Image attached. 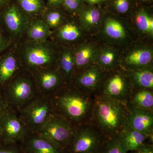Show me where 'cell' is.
<instances>
[{
  "mask_svg": "<svg viewBox=\"0 0 153 153\" xmlns=\"http://www.w3.org/2000/svg\"><path fill=\"white\" fill-rule=\"evenodd\" d=\"M128 112L124 101L103 95L97 97L94 105V119L102 131L110 138L118 136L124 128Z\"/></svg>",
  "mask_w": 153,
  "mask_h": 153,
  "instance_id": "1",
  "label": "cell"
},
{
  "mask_svg": "<svg viewBox=\"0 0 153 153\" xmlns=\"http://www.w3.org/2000/svg\"><path fill=\"white\" fill-rule=\"evenodd\" d=\"M74 131L67 121L51 114L36 133L63 151L70 144Z\"/></svg>",
  "mask_w": 153,
  "mask_h": 153,
  "instance_id": "2",
  "label": "cell"
},
{
  "mask_svg": "<svg viewBox=\"0 0 153 153\" xmlns=\"http://www.w3.org/2000/svg\"><path fill=\"white\" fill-rule=\"evenodd\" d=\"M58 108L66 117L76 122L84 120L91 108L89 99L79 92L68 91L57 97Z\"/></svg>",
  "mask_w": 153,
  "mask_h": 153,
  "instance_id": "3",
  "label": "cell"
},
{
  "mask_svg": "<svg viewBox=\"0 0 153 153\" xmlns=\"http://www.w3.org/2000/svg\"><path fill=\"white\" fill-rule=\"evenodd\" d=\"M23 60L30 68H44L55 62L56 52L52 45L46 41L29 42L22 50Z\"/></svg>",
  "mask_w": 153,
  "mask_h": 153,
  "instance_id": "4",
  "label": "cell"
},
{
  "mask_svg": "<svg viewBox=\"0 0 153 153\" xmlns=\"http://www.w3.org/2000/svg\"><path fill=\"white\" fill-rule=\"evenodd\" d=\"M51 104L49 99L34 100L25 107L22 112V121L26 127L36 133L51 115Z\"/></svg>",
  "mask_w": 153,
  "mask_h": 153,
  "instance_id": "5",
  "label": "cell"
},
{
  "mask_svg": "<svg viewBox=\"0 0 153 153\" xmlns=\"http://www.w3.org/2000/svg\"><path fill=\"white\" fill-rule=\"evenodd\" d=\"M102 146L100 134L85 127L74 131L68 147L70 153H99Z\"/></svg>",
  "mask_w": 153,
  "mask_h": 153,
  "instance_id": "6",
  "label": "cell"
},
{
  "mask_svg": "<svg viewBox=\"0 0 153 153\" xmlns=\"http://www.w3.org/2000/svg\"><path fill=\"white\" fill-rule=\"evenodd\" d=\"M27 128L16 114L4 111L0 115V135L6 145L15 144L25 140Z\"/></svg>",
  "mask_w": 153,
  "mask_h": 153,
  "instance_id": "7",
  "label": "cell"
},
{
  "mask_svg": "<svg viewBox=\"0 0 153 153\" xmlns=\"http://www.w3.org/2000/svg\"><path fill=\"white\" fill-rule=\"evenodd\" d=\"M2 18L6 27L14 36L22 35L29 26L27 15L16 4H12L6 8Z\"/></svg>",
  "mask_w": 153,
  "mask_h": 153,
  "instance_id": "8",
  "label": "cell"
},
{
  "mask_svg": "<svg viewBox=\"0 0 153 153\" xmlns=\"http://www.w3.org/2000/svg\"><path fill=\"white\" fill-rule=\"evenodd\" d=\"M129 112L126 126L151 137L153 134V116L152 111L134 108H128Z\"/></svg>",
  "mask_w": 153,
  "mask_h": 153,
  "instance_id": "9",
  "label": "cell"
},
{
  "mask_svg": "<svg viewBox=\"0 0 153 153\" xmlns=\"http://www.w3.org/2000/svg\"><path fill=\"white\" fill-rule=\"evenodd\" d=\"M9 94L14 104L20 106L26 104L34 97V88L32 81L25 77L16 78L10 84Z\"/></svg>",
  "mask_w": 153,
  "mask_h": 153,
  "instance_id": "10",
  "label": "cell"
},
{
  "mask_svg": "<svg viewBox=\"0 0 153 153\" xmlns=\"http://www.w3.org/2000/svg\"><path fill=\"white\" fill-rule=\"evenodd\" d=\"M103 96L108 98L124 101L129 94L127 82L120 74L113 75L107 80L103 88Z\"/></svg>",
  "mask_w": 153,
  "mask_h": 153,
  "instance_id": "11",
  "label": "cell"
},
{
  "mask_svg": "<svg viewBox=\"0 0 153 153\" xmlns=\"http://www.w3.org/2000/svg\"><path fill=\"white\" fill-rule=\"evenodd\" d=\"M23 141L24 153H63V151L37 134L26 137Z\"/></svg>",
  "mask_w": 153,
  "mask_h": 153,
  "instance_id": "12",
  "label": "cell"
},
{
  "mask_svg": "<svg viewBox=\"0 0 153 153\" xmlns=\"http://www.w3.org/2000/svg\"><path fill=\"white\" fill-rule=\"evenodd\" d=\"M118 136L128 152L137 150L145 144V141L148 137L144 134L126 126Z\"/></svg>",
  "mask_w": 153,
  "mask_h": 153,
  "instance_id": "13",
  "label": "cell"
},
{
  "mask_svg": "<svg viewBox=\"0 0 153 153\" xmlns=\"http://www.w3.org/2000/svg\"><path fill=\"white\" fill-rule=\"evenodd\" d=\"M98 50L91 44L80 46L74 53L75 66L82 68L88 66L98 57Z\"/></svg>",
  "mask_w": 153,
  "mask_h": 153,
  "instance_id": "14",
  "label": "cell"
},
{
  "mask_svg": "<svg viewBox=\"0 0 153 153\" xmlns=\"http://www.w3.org/2000/svg\"><path fill=\"white\" fill-rule=\"evenodd\" d=\"M101 78V73L97 67L93 66L82 72L77 79L79 87L87 91L96 89Z\"/></svg>",
  "mask_w": 153,
  "mask_h": 153,
  "instance_id": "15",
  "label": "cell"
},
{
  "mask_svg": "<svg viewBox=\"0 0 153 153\" xmlns=\"http://www.w3.org/2000/svg\"><path fill=\"white\" fill-rule=\"evenodd\" d=\"M39 87L44 91L55 90L61 83L60 74L57 71L51 69H45L39 72L37 76Z\"/></svg>",
  "mask_w": 153,
  "mask_h": 153,
  "instance_id": "16",
  "label": "cell"
},
{
  "mask_svg": "<svg viewBox=\"0 0 153 153\" xmlns=\"http://www.w3.org/2000/svg\"><path fill=\"white\" fill-rule=\"evenodd\" d=\"M29 39L33 42H44L51 35V29L44 20H35L29 24L27 30Z\"/></svg>",
  "mask_w": 153,
  "mask_h": 153,
  "instance_id": "17",
  "label": "cell"
},
{
  "mask_svg": "<svg viewBox=\"0 0 153 153\" xmlns=\"http://www.w3.org/2000/svg\"><path fill=\"white\" fill-rule=\"evenodd\" d=\"M18 62L15 55L9 53L0 59V82H7L18 70Z\"/></svg>",
  "mask_w": 153,
  "mask_h": 153,
  "instance_id": "18",
  "label": "cell"
},
{
  "mask_svg": "<svg viewBox=\"0 0 153 153\" xmlns=\"http://www.w3.org/2000/svg\"><path fill=\"white\" fill-rule=\"evenodd\" d=\"M152 52L146 48H139L130 52L127 56L126 62L130 66L140 67L146 66L152 62Z\"/></svg>",
  "mask_w": 153,
  "mask_h": 153,
  "instance_id": "19",
  "label": "cell"
},
{
  "mask_svg": "<svg viewBox=\"0 0 153 153\" xmlns=\"http://www.w3.org/2000/svg\"><path fill=\"white\" fill-rule=\"evenodd\" d=\"M131 107L134 108L152 111L153 106V92L149 89L140 90L133 96Z\"/></svg>",
  "mask_w": 153,
  "mask_h": 153,
  "instance_id": "20",
  "label": "cell"
},
{
  "mask_svg": "<svg viewBox=\"0 0 153 153\" xmlns=\"http://www.w3.org/2000/svg\"><path fill=\"white\" fill-rule=\"evenodd\" d=\"M100 12L97 9L89 7L80 11L79 15V21L84 29L90 30L97 27L100 21Z\"/></svg>",
  "mask_w": 153,
  "mask_h": 153,
  "instance_id": "21",
  "label": "cell"
},
{
  "mask_svg": "<svg viewBox=\"0 0 153 153\" xmlns=\"http://www.w3.org/2000/svg\"><path fill=\"white\" fill-rule=\"evenodd\" d=\"M105 33L114 40H120L126 38V33L123 25L115 19L108 18L105 23Z\"/></svg>",
  "mask_w": 153,
  "mask_h": 153,
  "instance_id": "22",
  "label": "cell"
},
{
  "mask_svg": "<svg viewBox=\"0 0 153 153\" xmlns=\"http://www.w3.org/2000/svg\"><path fill=\"white\" fill-rule=\"evenodd\" d=\"M18 5L26 15H35L44 11V0H18Z\"/></svg>",
  "mask_w": 153,
  "mask_h": 153,
  "instance_id": "23",
  "label": "cell"
},
{
  "mask_svg": "<svg viewBox=\"0 0 153 153\" xmlns=\"http://www.w3.org/2000/svg\"><path fill=\"white\" fill-rule=\"evenodd\" d=\"M133 79L138 86L146 89L153 88V73L151 69H140L134 71Z\"/></svg>",
  "mask_w": 153,
  "mask_h": 153,
  "instance_id": "24",
  "label": "cell"
},
{
  "mask_svg": "<svg viewBox=\"0 0 153 153\" xmlns=\"http://www.w3.org/2000/svg\"><path fill=\"white\" fill-rule=\"evenodd\" d=\"M81 36L79 28L73 23H68L63 25L57 33V36L60 40L68 42L76 41Z\"/></svg>",
  "mask_w": 153,
  "mask_h": 153,
  "instance_id": "25",
  "label": "cell"
},
{
  "mask_svg": "<svg viewBox=\"0 0 153 153\" xmlns=\"http://www.w3.org/2000/svg\"><path fill=\"white\" fill-rule=\"evenodd\" d=\"M136 24L139 30L148 35H153V19L144 10H140L137 14Z\"/></svg>",
  "mask_w": 153,
  "mask_h": 153,
  "instance_id": "26",
  "label": "cell"
},
{
  "mask_svg": "<svg viewBox=\"0 0 153 153\" xmlns=\"http://www.w3.org/2000/svg\"><path fill=\"white\" fill-rule=\"evenodd\" d=\"M100 152L101 153H128L118 136L108 140L104 147L102 146Z\"/></svg>",
  "mask_w": 153,
  "mask_h": 153,
  "instance_id": "27",
  "label": "cell"
},
{
  "mask_svg": "<svg viewBox=\"0 0 153 153\" xmlns=\"http://www.w3.org/2000/svg\"><path fill=\"white\" fill-rule=\"evenodd\" d=\"M60 65L64 74L70 75L75 66L74 53L69 50H65L60 57Z\"/></svg>",
  "mask_w": 153,
  "mask_h": 153,
  "instance_id": "28",
  "label": "cell"
},
{
  "mask_svg": "<svg viewBox=\"0 0 153 153\" xmlns=\"http://www.w3.org/2000/svg\"><path fill=\"white\" fill-rule=\"evenodd\" d=\"M62 14L55 9H49L44 16V22L50 29H56L62 22Z\"/></svg>",
  "mask_w": 153,
  "mask_h": 153,
  "instance_id": "29",
  "label": "cell"
},
{
  "mask_svg": "<svg viewBox=\"0 0 153 153\" xmlns=\"http://www.w3.org/2000/svg\"><path fill=\"white\" fill-rule=\"evenodd\" d=\"M100 65L105 68H111L114 65L116 60L115 52L111 49H104L98 55Z\"/></svg>",
  "mask_w": 153,
  "mask_h": 153,
  "instance_id": "30",
  "label": "cell"
},
{
  "mask_svg": "<svg viewBox=\"0 0 153 153\" xmlns=\"http://www.w3.org/2000/svg\"><path fill=\"white\" fill-rule=\"evenodd\" d=\"M82 2V0H63L62 5L68 12H76L80 9Z\"/></svg>",
  "mask_w": 153,
  "mask_h": 153,
  "instance_id": "31",
  "label": "cell"
},
{
  "mask_svg": "<svg viewBox=\"0 0 153 153\" xmlns=\"http://www.w3.org/2000/svg\"><path fill=\"white\" fill-rule=\"evenodd\" d=\"M129 2L128 0H115L114 7L116 11L120 13H125L128 10Z\"/></svg>",
  "mask_w": 153,
  "mask_h": 153,
  "instance_id": "32",
  "label": "cell"
},
{
  "mask_svg": "<svg viewBox=\"0 0 153 153\" xmlns=\"http://www.w3.org/2000/svg\"><path fill=\"white\" fill-rule=\"evenodd\" d=\"M4 148H0V153H22V148L16 144L7 145Z\"/></svg>",
  "mask_w": 153,
  "mask_h": 153,
  "instance_id": "33",
  "label": "cell"
},
{
  "mask_svg": "<svg viewBox=\"0 0 153 153\" xmlns=\"http://www.w3.org/2000/svg\"><path fill=\"white\" fill-rule=\"evenodd\" d=\"M63 0H47L46 7L49 9H56L62 6Z\"/></svg>",
  "mask_w": 153,
  "mask_h": 153,
  "instance_id": "34",
  "label": "cell"
},
{
  "mask_svg": "<svg viewBox=\"0 0 153 153\" xmlns=\"http://www.w3.org/2000/svg\"><path fill=\"white\" fill-rule=\"evenodd\" d=\"M9 43L0 29V52L8 46Z\"/></svg>",
  "mask_w": 153,
  "mask_h": 153,
  "instance_id": "35",
  "label": "cell"
},
{
  "mask_svg": "<svg viewBox=\"0 0 153 153\" xmlns=\"http://www.w3.org/2000/svg\"><path fill=\"white\" fill-rule=\"evenodd\" d=\"M135 153H153V146L145 144L136 151Z\"/></svg>",
  "mask_w": 153,
  "mask_h": 153,
  "instance_id": "36",
  "label": "cell"
},
{
  "mask_svg": "<svg viewBox=\"0 0 153 153\" xmlns=\"http://www.w3.org/2000/svg\"><path fill=\"white\" fill-rule=\"evenodd\" d=\"M85 1L90 4L93 5L100 3L102 0H85Z\"/></svg>",
  "mask_w": 153,
  "mask_h": 153,
  "instance_id": "37",
  "label": "cell"
},
{
  "mask_svg": "<svg viewBox=\"0 0 153 153\" xmlns=\"http://www.w3.org/2000/svg\"><path fill=\"white\" fill-rule=\"evenodd\" d=\"M10 1V0H0V7L6 5Z\"/></svg>",
  "mask_w": 153,
  "mask_h": 153,
  "instance_id": "38",
  "label": "cell"
},
{
  "mask_svg": "<svg viewBox=\"0 0 153 153\" xmlns=\"http://www.w3.org/2000/svg\"><path fill=\"white\" fill-rule=\"evenodd\" d=\"M4 105L0 97V112H3V111H4Z\"/></svg>",
  "mask_w": 153,
  "mask_h": 153,
  "instance_id": "39",
  "label": "cell"
},
{
  "mask_svg": "<svg viewBox=\"0 0 153 153\" xmlns=\"http://www.w3.org/2000/svg\"><path fill=\"white\" fill-rule=\"evenodd\" d=\"M102 1H106V0H102Z\"/></svg>",
  "mask_w": 153,
  "mask_h": 153,
  "instance_id": "40",
  "label": "cell"
},
{
  "mask_svg": "<svg viewBox=\"0 0 153 153\" xmlns=\"http://www.w3.org/2000/svg\"><path fill=\"white\" fill-rule=\"evenodd\" d=\"M143 1H148V0H143Z\"/></svg>",
  "mask_w": 153,
  "mask_h": 153,
  "instance_id": "41",
  "label": "cell"
},
{
  "mask_svg": "<svg viewBox=\"0 0 153 153\" xmlns=\"http://www.w3.org/2000/svg\"></svg>",
  "mask_w": 153,
  "mask_h": 153,
  "instance_id": "42",
  "label": "cell"
}]
</instances>
